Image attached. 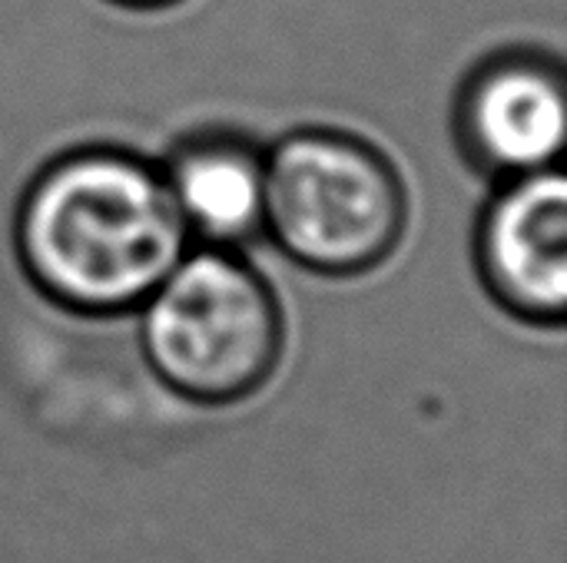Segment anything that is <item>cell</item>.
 Instances as JSON below:
<instances>
[{
	"instance_id": "cell-1",
	"label": "cell",
	"mask_w": 567,
	"mask_h": 563,
	"mask_svg": "<svg viewBox=\"0 0 567 563\" xmlns=\"http://www.w3.org/2000/svg\"><path fill=\"white\" fill-rule=\"evenodd\" d=\"M13 246L33 289L53 305L113 319L140 309L183 262L189 229L163 169L116 146H80L27 186Z\"/></svg>"
},
{
	"instance_id": "cell-2",
	"label": "cell",
	"mask_w": 567,
	"mask_h": 563,
	"mask_svg": "<svg viewBox=\"0 0 567 563\" xmlns=\"http://www.w3.org/2000/svg\"><path fill=\"white\" fill-rule=\"evenodd\" d=\"M409 226V192L369 139L309 126L266 156V226L299 269L355 279L379 269Z\"/></svg>"
},
{
	"instance_id": "cell-3",
	"label": "cell",
	"mask_w": 567,
	"mask_h": 563,
	"mask_svg": "<svg viewBox=\"0 0 567 563\" xmlns=\"http://www.w3.org/2000/svg\"><path fill=\"white\" fill-rule=\"evenodd\" d=\"M140 312L150 368L186 402H246L279 368V299L233 249L186 252Z\"/></svg>"
},
{
	"instance_id": "cell-4",
	"label": "cell",
	"mask_w": 567,
	"mask_h": 563,
	"mask_svg": "<svg viewBox=\"0 0 567 563\" xmlns=\"http://www.w3.org/2000/svg\"><path fill=\"white\" fill-rule=\"evenodd\" d=\"M465 159L495 179L558 166L567 139V80L542 50H502L472 66L455 100Z\"/></svg>"
},
{
	"instance_id": "cell-5",
	"label": "cell",
	"mask_w": 567,
	"mask_h": 563,
	"mask_svg": "<svg viewBox=\"0 0 567 563\" xmlns=\"http://www.w3.org/2000/svg\"><path fill=\"white\" fill-rule=\"evenodd\" d=\"M475 259L488 295L528 325L567 315V183L558 166L502 179L482 212Z\"/></svg>"
},
{
	"instance_id": "cell-6",
	"label": "cell",
	"mask_w": 567,
	"mask_h": 563,
	"mask_svg": "<svg viewBox=\"0 0 567 563\" xmlns=\"http://www.w3.org/2000/svg\"><path fill=\"white\" fill-rule=\"evenodd\" d=\"M163 179L189 236L209 249L246 246L266 226V153L239 133H196L183 139Z\"/></svg>"
},
{
	"instance_id": "cell-7",
	"label": "cell",
	"mask_w": 567,
	"mask_h": 563,
	"mask_svg": "<svg viewBox=\"0 0 567 563\" xmlns=\"http://www.w3.org/2000/svg\"><path fill=\"white\" fill-rule=\"evenodd\" d=\"M113 7H123V10H136V13H156V10H173L186 0H106Z\"/></svg>"
}]
</instances>
